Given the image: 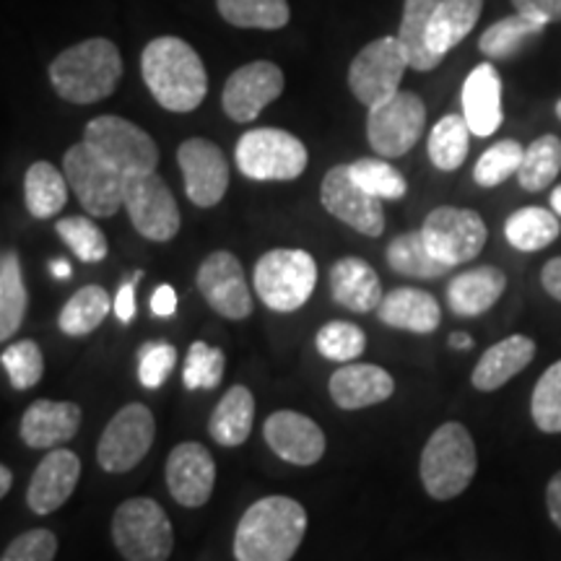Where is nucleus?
<instances>
[{
    "mask_svg": "<svg viewBox=\"0 0 561 561\" xmlns=\"http://www.w3.org/2000/svg\"><path fill=\"white\" fill-rule=\"evenodd\" d=\"M140 73L153 100L170 112L198 110L208 94L206 66L180 37L151 39L140 55Z\"/></svg>",
    "mask_w": 561,
    "mask_h": 561,
    "instance_id": "f257e3e1",
    "label": "nucleus"
},
{
    "mask_svg": "<svg viewBox=\"0 0 561 561\" xmlns=\"http://www.w3.org/2000/svg\"><path fill=\"white\" fill-rule=\"evenodd\" d=\"M307 510L291 496L250 504L234 530L237 561H291L305 541Z\"/></svg>",
    "mask_w": 561,
    "mask_h": 561,
    "instance_id": "f03ea898",
    "label": "nucleus"
},
{
    "mask_svg": "<svg viewBox=\"0 0 561 561\" xmlns=\"http://www.w3.org/2000/svg\"><path fill=\"white\" fill-rule=\"evenodd\" d=\"M123 79V58L115 42L94 37L62 50L50 62V83L66 102L94 104L107 100Z\"/></svg>",
    "mask_w": 561,
    "mask_h": 561,
    "instance_id": "7ed1b4c3",
    "label": "nucleus"
},
{
    "mask_svg": "<svg viewBox=\"0 0 561 561\" xmlns=\"http://www.w3.org/2000/svg\"><path fill=\"white\" fill-rule=\"evenodd\" d=\"M476 468H479L476 442L471 432L458 421H447L432 434L419 462L426 494L439 502L455 500L471 486Z\"/></svg>",
    "mask_w": 561,
    "mask_h": 561,
    "instance_id": "20e7f679",
    "label": "nucleus"
},
{
    "mask_svg": "<svg viewBox=\"0 0 561 561\" xmlns=\"http://www.w3.org/2000/svg\"><path fill=\"white\" fill-rule=\"evenodd\" d=\"M252 286L273 312H297L318 286V263L305 250H268L255 263Z\"/></svg>",
    "mask_w": 561,
    "mask_h": 561,
    "instance_id": "39448f33",
    "label": "nucleus"
},
{
    "mask_svg": "<svg viewBox=\"0 0 561 561\" xmlns=\"http://www.w3.org/2000/svg\"><path fill=\"white\" fill-rule=\"evenodd\" d=\"M112 541L125 561H167L174 549V530L159 502L136 496L112 515Z\"/></svg>",
    "mask_w": 561,
    "mask_h": 561,
    "instance_id": "423d86ee",
    "label": "nucleus"
},
{
    "mask_svg": "<svg viewBox=\"0 0 561 561\" xmlns=\"http://www.w3.org/2000/svg\"><path fill=\"white\" fill-rule=\"evenodd\" d=\"M237 167L257 182H289L307 170V146L278 128L248 130L237 140Z\"/></svg>",
    "mask_w": 561,
    "mask_h": 561,
    "instance_id": "0eeeda50",
    "label": "nucleus"
},
{
    "mask_svg": "<svg viewBox=\"0 0 561 561\" xmlns=\"http://www.w3.org/2000/svg\"><path fill=\"white\" fill-rule=\"evenodd\" d=\"M83 144H89L94 153L115 167L117 172L130 178V174L157 172L159 149L146 130L136 123L125 121L117 115L94 117L83 130Z\"/></svg>",
    "mask_w": 561,
    "mask_h": 561,
    "instance_id": "6e6552de",
    "label": "nucleus"
},
{
    "mask_svg": "<svg viewBox=\"0 0 561 561\" xmlns=\"http://www.w3.org/2000/svg\"><path fill=\"white\" fill-rule=\"evenodd\" d=\"M62 172L87 214L107 219L123 208L125 174L110 167L89 144L81 140V144L70 146L62 157Z\"/></svg>",
    "mask_w": 561,
    "mask_h": 561,
    "instance_id": "1a4fd4ad",
    "label": "nucleus"
},
{
    "mask_svg": "<svg viewBox=\"0 0 561 561\" xmlns=\"http://www.w3.org/2000/svg\"><path fill=\"white\" fill-rule=\"evenodd\" d=\"M426 125V107L413 91H398L390 100L369 107L367 138L382 159H398L419 144Z\"/></svg>",
    "mask_w": 561,
    "mask_h": 561,
    "instance_id": "9d476101",
    "label": "nucleus"
},
{
    "mask_svg": "<svg viewBox=\"0 0 561 561\" xmlns=\"http://www.w3.org/2000/svg\"><path fill=\"white\" fill-rule=\"evenodd\" d=\"M123 208L140 237L151 242H170L180 231V208L161 174L144 172L125 178Z\"/></svg>",
    "mask_w": 561,
    "mask_h": 561,
    "instance_id": "9b49d317",
    "label": "nucleus"
},
{
    "mask_svg": "<svg viewBox=\"0 0 561 561\" xmlns=\"http://www.w3.org/2000/svg\"><path fill=\"white\" fill-rule=\"evenodd\" d=\"M409 60L398 37H380L369 42L364 50L351 60L348 89L364 107H375L401 91V81Z\"/></svg>",
    "mask_w": 561,
    "mask_h": 561,
    "instance_id": "f8f14e48",
    "label": "nucleus"
},
{
    "mask_svg": "<svg viewBox=\"0 0 561 561\" xmlns=\"http://www.w3.org/2000/svg\"><path fill=\"white\" fill-rule=\"evenodd\" d=\"M421 234L432 255L455 268L481 255L486 244V224L471 208L439 206L424 219Z\"/></svg>",
    "mask_w": 561,
    "mask_h": 561,
    "instance_id": "ddd939ff",
    "label": "nucleus"
},
{
    "mask_svg": "<svg viewBox=\"0 0 561 561\" xmlns=\"http://www.w3.org/2000/svg\"><path fill=\"white\" fill-rule=\"evenodd\" d=\"M157 421L149 405L128 403L104 426L96 458L107 473H128L151 450Z\"/></svg>",
    "mask_w": 561,
    "mask_h": 561,
    "instance_id": "4468645a",
    "label": "nucleus"
},
{
    "mask_svg": "<svg viewBox=\"0 0 561 561\" xmlns=\"http://www.w3.org/2000/svg\"><path fill=\"white\" fill-rule=\"evenodd\" d=\"M320 203L333 219L343 221L346 227L359 231V234L380 237L385 231L382 201L356 185V180L351 178L348 164L333 167L325 174L320 185Z\"/></svg>",
    "mask_w": 561,
    "mask_h": 561,
    "instance_id": "2eb2a0df",
    "label": "nucleus"
},
{
    "mask_svg": "<svg viewBox=\"0 0 561 561\" xmlns=\"http://www.w3.org/2000/svg\"><path fill=\"white\" fill-rule=\"evenodd\" d=\"M284 94V70L271 60H252L237 68L224 83L221 104L229 121L252 123Z\"/></svg>",
    "mask_w": 561,
    "mask_h": 561,
    "instance_id": "dca6fc26",
    "label": "nucleus"
},
{
    "mask_svg": "<svg viewBox=\"0 0 561 561\" xmlns=\"http://www.w3.org/2000/svg\"><path fill=\"white\" fill-rule=\"evenodd\" d=\"M198 289L210 310L227 320H244L252 314V297L242 263L229 250L210 252L198 268Z\"/></svg>",
    "mask_w": 561,
    "mask_h": 561,
    "instance_id": "f3484780",
    "label": "nucleus"
},
{
    "mask_svg": "<svg viewBox=\"0 0 561 561\" xmlns=\"http://www.w3.org/2000/svg\"><path fill=\"white\" fill-rule=\"evenodd\" d=\"M178 164L185 178V193L198 208H214L229 187V164L221 149L208 138H187L178 149Z\"/></svg>",
    "mask_w": 561,
    "mask_h": 561,
    "instance_id": "a211bd4d",
    "label": "nucleus"
},
{
    "mask_svg": "<svg viewBox=\"0 0 561 561\" xmlns=\"http://www.w3.org/2000/svg\"><path fill=\"white\" fill-rule=\"evenodd\" d=\"M216 462L201 442H182L167 458V489L182 507H203L214 494Z\"/></svg>",
    "mask_w": 561,
    "mask_h": 561,
    "instance_id": "6ab92c4d",
    "label": "nucleus"
},
{
    "mask_svg": "<svg viewBox=\"0 0 561 561\" xmlns=\"http://www.w3.org/2000/svg\"><path fill=\"white\" fill-rule=\"evenodd\" d=\"M263 437L280 460L294 466H314L325 455V434L299 411H276L265 419Z\"/></svg>",
    "mask_w": 561,
    "mask_h": 561,
    "instance_id": "aec40b11",
    "label": "nucleus"
},
{
    "mask_svg": "<svg viewBox=\"0 0 561 561\" xmlns=\"http://www.w3.org/2000/svg\"><path fill=\"white\" fill-rule=\"evenodd\" d=\"M79 476V455L66 450V447H55L34 471L30 489H26V504L34 515H53L73 496Z\"/></svg>",
    "mask_w": 561,
    "mask_h": 561,
    "instance_id": "412c9836",
    "label": "nucleus"
},
{
    "mask_svg": "<svg viewBox=\"0 0 561 561\" xmlns=\"http://www.w3.org/2000/svg\"><path fill=\"white\" fill-rule=\"evenodd\" d=\"M81 426V409L68 401H47L39 398L24 411L19 434L32 450H53L62 442L73 439Z\"/></svg>",
    "mask_w": 561,
    "mask_h": 561,
    "instance_id": "4be33fe9",
    "label": "nucleus"
},
{
    "mask_svg": "<svg viewBox=\"0 0 561 561\" xmlns=\"http://www.w3.org/2000/svg\"><path fill=\"white\" fill-rule=\"evenodd\" d=\"M328 390L339 409L359 411L388 401L396 392V380L377 364H343L339 371H333Z\"/></svg>",
    "mask_w": 561,
    "mask_h": 561,
    "instance_id": "5701e85b",
    "label": "nucleus"
},
{
    "mask_svg": "<svg viewBox=\"0 0 561 561\" xmlns=\"http://www.w3.org/2000/svg\"><path fill=\"white\" fill-rule=\"evenodd\" d=\"M462 117L479 138H489L500 130L504 121L502 79L491 62L476 66L462 83Z\"/></svg>",
    "mask_w": 561,
    "mask_h": 561,
    "instance_id": "b1692460",
    "label": "nucleus"
},
{
    "mask_svg": "<svg viewBox=\"0 0 561 561\" xmlns=\"http://www.w3.org/2000/svg\"><path fill=\"white\" fill-rule=\"evenodd\" d=\"M507 289V276L496 265L462 271L447 286V305L458 318H479L500 301Z\"/></svg>",
    "mask_w": 561,
    "mask_h": 561,
    "instance_id": "393cba45",
    "label": "nucleus"
},
{
    "mask_svg": "<svg viewBox=\"0 0 561 561\" xmlns=\"http://www.w3.org/2000/svg\"><path fill=\"white\" fill-rule=\"evenodd\" d=\"M377 318H380L385 325L396 328V331L426 335L439 328L442 307L430 291L403 286V289H392L385 294L380 307H377Z\"/></svg>",
    "mask_w": 561,
    "mask_h": 561,
    "instance_id": "a878e982",
    "label": "nucleus"
},
{
    "mask_svg": "<svg viewBox=\"0 0 561 561\" xmlns=\"http://www.w3.org/2000/svg\"><path fill=\"white\" fill-rule=\"evenodd\" d=\"M331 294L335 305L346 307L348 312L364 314L380 307L382 284L377 271L362 257H341L331 268Z\"/></svg>",
    "mask_w": 561,
    "mask_h": 561,
    "instance_id": "bb28decb",
    "label": "nucleus"
},
{
    "mask_svg": "<svg viewBox=\"0 0 561 561\" xmlns=\"http://www.w3.org/2000/svg\"><path fill=\"white\" fill-rule=\"evenodd\" d=\"M533 356H536V343H533L528 335L517 333L494 343V346L481 356L479 364H476L471 375L473 388L481 392L500 390L502 385H507L512 377L520 375V371L528 367Z\"/></svg>",
    "mask_w": 561,
    "mask_h": 561,
    "instance_id": "cd10ccee",
    "label": "nucleus"
},
{
    "mask_svg": "<svg viewBox=\"0 0 561 561\" xmlns=\"http://www.w3.org/2000/svg\"><path fill=\"white\" fill-rule=\"evenodd\" d=\"M481 11L483 0H439L432 13L430 34H426L430 50L445 60V55L473 32Z\"/></svg>",
    "mask_w": 561,
    "mask_h": 561,
    "instance_id": "c85d7f7f",
    "label": "nucleus"
},
{
    "mask_svg": "<svg viewBox=\"0 0 561 561\" xmlns=\"http://www.w3.org/2000/svg\"><path fill=\"white\" fill-rule=\"evenodd\" d=\"M255 421V398L244 385H234L210 413L208 432L224 447H240L248 442Z\"/></svg>",
    "mask_w": 561,
    "mask_h": 561,
    "instance_id": "c756f323",
    "label": "nucleus"
},
{
    "mask_svg": "<svg viewBox=\"0 0 561 561\" xmlns=\"http://www.w3.org/2000/svg\"><path fill=\"white\" fill-rule=\"evenodd\" d=\"M437 3L439 0H405L403 3V21L401 30H398V42H401L409 68L421 70V73L434 70L442 62V58L430 50V42H426L432 13L437 9Z\"/></svg>",
    "mask_w": 561,
    "mask_h": 561,
    "instance_id": "7c9ffc66",
    "label": "nucleus"
},
{
    "mask_svg": "<svg viewBox=\"0 0 561 561\" xmlns=\"http://www.w3.org/2000/svg\"><path fill=\"white\" fill-rule=\"evenodd\" d=\"M68 178L50 161H34L24 174V203L34 219H53L68 203Z\"/></svg>",
    "mask_w": 561,
    "mask_h": 561,
    "instance_id": "2f4dec72",
    "label": "nucleus"
},
{
    "mask_svg": "<svg viewBox=\"0 0 561 561\" xmlns=\"http://www.w3.org/2000/svg\"><path fill=\"white\" fill-rule=\"evenodd\" d=\"M543 30L546 24H541V21L515 11L512 16L496 21L494 26H489V30L481 34L479 50L486 55L489 60H510L541 37Z\"/></svg>",
    "mask_w": 561,
    "mask_h": 561,
    "instance_id": "473e14b6",
    "label": "nucleus"
},
{
    "mask_svg": "<svg viewBox=\"0 0 561 561\" xmlns=\"http://www.w3.org/2000/svg\"><path fill=\"white\" fill-rule=\"evenodd\" d=\"M559 216L541 206H525L515 210L504 224V237H507L512 248L520 252H538L549 248L559 240Z\"/></svg>",
    "mask_w": 561,
    "mask_h": 561,
    "instance_id": "72a5a7b5",
    "label": "nucleus"
},
{
    "mask_svg": "<svg viewBox=\"0 0 561 561\" xmlns=\"http://www.w3.org/2000/svg\"><path fill=\"white\" fill-rule=\"evenodd\" d=\"M112 310L110 294L102 286L91 284L83 286L66 301V307L60 310L58 328L70 339H83V335L94 333L102 325Z\"/></svg>",
    "mask_w": 561,
    "mask_h": 561,
    "instance_id": "f704fd0d",
    "label": "nucleus"
},
{
    "mask_svg": "<svg viewBox=\"0 0 561 561\" xmlns=\"http://www.w3.org/2000/svg\"><path fill=\"white\" fill-rule=\"evenodd\" d=\"M26 307H30V294H26L19 255L3 252L0 257V339L11 341L16 335L26 318Z\"/></svg>",
    "mask_w": 561,
    "mask_h": 561,
    "instance_id": "c9c22d12",
    "label": "nucleus"
},
{
    "mask_svg": "<svg viewBox=\"0 0 561 561\" xmlns=\"http://www.w3.org/2000/svg\"><path fill=\"white\" fill-rule=\"evenodd\" d=\"M388 265L396 273L409 278H419V280H432L445 276L450 271V265H445L437 257L432 255L430 248H426L424 234L419 231H405V234L396 237L388 244Z\"/></svg>",
    "mask_w": 561,
    "mask_h": 561,
    "instance_id": "e433bc0d",
    "label": "nucleus"
},
{
    "mask_svg": "<svg viewBox=\"0 0 561 561\" xmlns=\"http://www.w3.org/2000/svg\"><path fill=\"white\" fill-rule=\"evenodd\" d=\"M471 149V125L462 115H445L430 133V159L439 172L460 170Z\"/></svg>",
    "mask_w": 561,
    "mask_h": 561,
    "instance_id": "4c0bfd02",
    "label": "nucleus"
},
{
    "mask_svg": "<svg viewBox=\"0 0 561 561\" xmlns=\"http://www.w3.org/2000/svg\"><path fill=\"white\" fill-rule=\"evenodd\" d=\"M224 21L240 30H284L289 24V3L286 0H216Z\"/></svg>",
    "mask_w": 561,
    "mask_h": 561,
    "instance_id": "58836bf2",
    "label": "nucleus"
},
{
    "mask_svg": "<svg viewBox=\"0 0 561 561\" xmlns=\"http://www.w3.org/2000/svg\"><path fill=\"white\" fill-rule=\"evenodd\" d=\"M561 172V140L557 136H541L525 149L517 182L523 191L541 193Z\"/></svg>",
    "mask_w": 561,
    "mask_h": 561,
    "instance_id": "ea45409f",
    "label": "nucleus"
},
{
    "mask_svg": "<svg viewBox=\"0 0 561 561\" xmlns=\"http://www.w3.org/2000/svg\"><path fill=\"white\" fill-rule=\"evenodd\" d=\"M348 170L356 185L380 201H401L409 193V182L385 159H356Z\"/></svg>",
    "mask_w": 561,
    "mask_h": 561,
    "instance_id": "a19ab883",
    "label": "nucleus"
},
{
    "mask_svg": "<svg viewBox=\"0 0 561 561\" xmlns=\"http://www.w3.org/2000/svg\"><path fill=\"white\" fill-rule=\"evenodd\" d=\"M525 149L517 140H500L491 149L481 153V159L473 167V180L481 187H496L502 182H507L512 174L520 172Z\"/></svg>",
    "mask_w": 561,
    "mask_h": 561,
    "instance_id": "79ce46f5",
    "label": "nucleus"
},
{
    "mask_svg": "<svg viewBox=\"0 0 561 561\" xmlns=\"http://www.w3.org/2000/svg\"><path fill=\"white\" fill-rule=\"evenodd\" d=\"M60 240L73 250V255L83 263H102L107 257V237L87 216H68L55 224Z\"/></svg>",
    "mask_w": 561,
    "mask_h": 561,
    "instance_id": "37998d69",
    "label": "nucleus"
},
{
    "mask_svg": "<svg viewBox=\"0 0 561 561\" xmlns=\"http://www.w3.org/2000/svg\"><path fill=\"white\" fill-rule=\"evenodd\" d=\"M314 346L322 354V359L348 364L351 359H359L367 348V335L359 325L346 320H333L322 325L314 339Z\"/></svg>",
    "mask_w": 561,
    "mask_h": 561,
    "instance_id": "c03bdc74",
    "label": "nucleus"
},
{
    "mask_svg": "<svg viewBox=\"0 0 561 561\" xmlns=\"http://www.w3.org/2000/svg\"><path fill=\"white\" fill-rule=\"evenodd\" d=\"M530 416L546 434L561 432V359L543 371L530 398Z\"/></svg>",
    "mask_w": 561,
    "mask_h": 561,
    "instance_id": "a18cd8bd",
    "label": "nucleus"
},
{
    "mask_svg": "<svg viewBox=\"0 0 561 561\" xmlns=\"http://www.w3.org/2000/svg\"><path fill=\"white\" fill-rule=\"evenodd\" d=\"M13 390H32L45 375V356L34 341H16L3 348L0 356Z\"/></svg>",
    "mask_w": 561,
    "mask_h": 561,
    "instance_id": "49530a36",
    "label": "nucleus"
},
{
    "mask_svg": "<svg viewBox=\"0 0 561 561\" xmlns=\"http://www.w3.org/2000/svg\"><path fill=\"white\" fill-rule=\"evenodd\" d=\"M224 377V351L195 341L185 356L182 367V382L187 390H214Z\"/></svg>",
    "mask_w": 561,
    "mask_h": 561,
    "instance_id": "de8ad7c7",
    "label": "nucleus"
},
{
    "mask_svg": "<svg viewBox=\"0 0 561 561\" xmlns=\"http://www.w3.org/2000/svg\"><path fill=\"white\" fill-rule=\"evenodd\" d=\"M174 364H178V348L172 343L151 341L138 348V380L144 388L157 390L172 375Z\"/></svg>",
    "mask_w": 561,
    "mask_h": 561,
    "instance_id": "09e8293b",
    "label": "nucleus"
},
{
    "mask_svg": "<svg viewBox=\"0 0 561 561\" xmlns=\"http://www.w3.org/2000/svg\"><path fill=\"white\" fill-rule=\"evenodd\" d=\"M58 553V538L53 530L34 528L21 533L19 538L5 546L3 559L0 561H55Z\"/></svg>",
    "mask_w": 561,
    "mask_h": 561,
    "instance_id": "8fccbe9b",
    "label": "nucleus"
},
{
    "mask_svg": "<svg viewBox=\"0 0 561 561\" xmlns=\"http://www.w3.org/2000/svg\"><path fill=\"white\" fill-rule=\"evenodd\" d=\"M517 13L541 21V24H559L561 21V0H512Z\"/></svg>",
    "mask_w": 561,
    "mask_h": 561,
    "instance_id": "3c124183",
    "label": "nucleus"
},
{
    "mask_svg": "<svg viewBox=\"0 0 561 561\" xmlns=\"http://www.w3.org/2000/svg\"><path fill=\"white\" fill-rule=\"evenodd\" d=\"M140 276H144L140 271L133 273V278L125 280V284L115 294V314L123 322H130L133 314H136V284L140 280Z\"/></svg>",
    "mask_w": 561,
    "mask_h": 561,
    "instance_id": "603ef678",
    "label": "nucleus"
},
{
    "mask_svg": "<svg viewBox=\"0 0 561 561\" xmlns=\"http://www.w3.org/2000/svg\"><path fill=\"white\" fill-rule=\"evenodd\" d=\"M151 312L157 318H172L178 312V291L170 284H161L151 294Z\"/></svg>",
    "mask_w": 561,
    "mask_h": 561,
    "instance_id": "864d4df0",
    "label": "nucleus"
},
{
    "mask_svg": "<svg viewBox=\"0 0 561 561\" xmlns=\"http://www.w3.org/2000/svg\"><path fill=\"white\" fill-rule=\"evenodd\" d=\"M541 284L549 297H553L557 301H561V257H553L543 265L541 271Z\"/></svg>",
    "mask_w": 561,
    "mask_h": 561,
    "instance_id": "5fc2aeb1",
    "label": "nucleus"
},
{
    "mask_svg": "<svg viewBox=\"0 0 561 561\" xmlns=\"http://www.w3.org/2000/svg\"><path fill=\"white\" fill-rule=\"evenodd\" d=\"M546 507H549L551 523L561 530V471L546 486Z\"/></svg>",
    "mask_w": 561,
    "mask_h": 561,
    "instance_id": "6e6d98bb",
    "label": "nucleus"
},
{
    "mask_svg": "<svg viewBox=\"0 0 561 561\" xmlns=\"http://www.w3.org/2000/svg\"><path fill=\"white\" fill-rule=\"evenodd\" d=\"M450 346L458 348V351H468V348H473V339L468 333H453L450 335Z\"/></svg>",
    "mask_w": 561,
    "mask_h": 561,
    "instance_id": "4d7b16f0",
    "label": "nucleus"
},
{
    "mask_svg": "<svg viewBox=\"0 0 561 561\" xmlns=\"http://www.w3.org/2000/svg\"><path fill=\"white\" fill-rule=\"evenodd\" d=\"M13 486V473L11 468H0V496H9V491Z\"/></svg>",
    "mask_w": 561,
    "mask_h": 561,
    "instance_id": "13d9d810",
    "label": "nucleus"
},
{
    "mask_svg": "<svg viewBox=\"0 0 561 561\" xmlns=\"http://www.w3.org/2000/svg\"><path fill=\"white\" fill-rule=\"evenodd\" d=\"M50 273L55 278H68L70 276V263L68 261H62V257H58V261H53L50 263Z\"/></svg>",
    "mask_w": 561,
    "mask_h": 561,
    "instance_id": "bf43d9fd",
    "label": "nucleus"
},
{
    "mask_svg": "<svg viewBox=\"0 0 561 561\" xmlns=\"http://www.w3.org/2000/svg\"><path fill=\"white\" fill-rule=\"evenodd\" d=\"M551 210L561 219V185L553 187V193H551Z\"/></svg>",
    "mask_w": 561,
    "mask_h": 561,
    "instance_id": "052dcab7",
    "label": "nucleus"
},
{
    "mask_svg": "<svg viewBox=\"0 0 561 561\" xmlns=\"http://www.w3.org/2000/svg\"><path fill=\"white\" fill-rule=\"evenodd\" d=\"M557 117H559V121H561V100L557 102Z\"/></svg>",
    "mask_w": 561,
    "mask_h": 561,
    "instance_id": "680f3d73",
    "label": "nucleus"
}]
</instances>
